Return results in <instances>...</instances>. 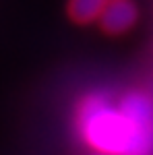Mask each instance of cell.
Listing matches in <instances>:
<instances>
[{
  "label": "cell",
  "instance_id": "6da1fadb",
  "mask_svg": "<svg viewBox=\"0 0 153 155\" xmlns=\"http://www.w3.org/2000/svg\"><path fill=\"white\" fill-rule=\"evenodd\" d=\"M77 128L97 153L153 155V101L130 91L114 106L108 93H89L77 107Z\"/></svg>",
  "mask_w": 153,
  "mask_h": 155
},
{
  "label": "cell",
  "instance_id": "7a4b0ae2",
  "mask_svg": "<svg viewBox=\"0 0 153 155\" xmlns=\"http://www.w3.org/2000/svg\"><path fill=\"white\" fill-rule=\"evenodd\" d=\"M99 23L108 33H124L137 23V6L130 0H110L99 15Z\"/></svg>",
  "mask_w": 153,
  "mask_h": 155
},
{
  "label": "cell",
  "instance_id": "3957f363",
  "mask_svg": "<svg viewBox=\"0 0 153 155\" xmlns=\"http://www.w3.org/2000/svg\"><path fill=\"white\" fill-rule=\"evenodd\" d=\"M104 6H106V0H71L68 15L77 23H89L93 19H99Z\"/></svg>",
  "mask_w": 153,
  "mask_h": 155
},
{
  "label": "cell",
  "instance_id": "277c9868",
  "mask_svg": "<svg viewBox=\"0 0 153 155\" xmlns=\"http://www.w3.org/2000/svg\"><path fill=\"white\" fill-rule=\"evenodd\" d=\"M91 155H108V153H97V151H93V153H91Z\"/></svg>",
  "mask_w": 153,
  "mask_h": 155
}]
</instances>
